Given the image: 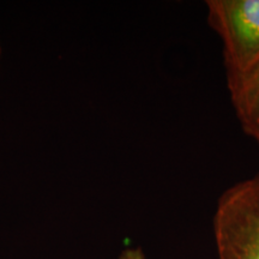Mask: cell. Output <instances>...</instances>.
<instances>
[{"instance_id": "cell-1", "label": "cell", "mask_w": 259, "mask_h": 259, "mask_svg": "<svg viewBox=\"0 0 259 259\" xmlns=\"http://www.w3.org/2000/svg\"><path fill=\"white\" fill-rule=\"evenodd\" d=\"M212 228L219 259H259V174L221 194Z\"/></svg>"}, {"instance_id": "cell-2", "label": "cell", "mask_w": 259, "mask_h": 259, "mask_svg": "<svg viewBox=\"0 0 259 259\" xmlns=\"http://www.w3.org/2000/svg\"><path fill=\"white\" fill-rule=\"evenodd\" d=\"M210 28L223 44L227 76L247 72L259 64V0H209Z\"/></svg>"}, {"instance_id": "cell-3", "label": "cell", "mask_w": 259, "mask_h": 259, "mask_svg": "<svg viewBox=\"0 0 259 259\" xmlns=\"http://www.w3.org/2000/svg\"><path fill=\"white\" fill-rule=\"evenodd\" d=\"M227 87L242 131L259 144V64L245 73L227 76Z\"/></svg>"}, {"instance_id": "cell-4", "label": "cell", "mask_w": 259, "mask_h": 259, "mask_svg": "<svg viewBox=\"0 0 259 259\" xmlns=\"http://www.w3.org/2000/svg\"><path fill=\"white\" fill-rule=\"evenodd\" d=\"M119 259H147L141 247H130L121 252Z\"/></svg>"}, {"instance_id": "cell-5", "label": "cell", "mask_w": 259, "mask_h": 259, "mask_svg": "<svg viewBox=\"0 0 259 259\" xmlns=\"http://www.w3.org/2000/svg\"><path fill=\"white\" fill-rule=\"evenodd\" d=\"M0 56H2V46H0Z\"/></svg>"}]
</instances>
